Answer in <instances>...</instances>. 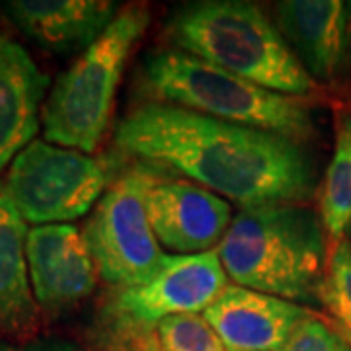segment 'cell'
Listing matches in <instances>:
<instances>
[{"mask_svg":"<svg viewBox=\"0 0 351 351\" xmlns=\"http://www.w3.org/2000/svg\"><path fill=\"white\" fill-rule=\"evenodd\" d=\"M115 147L170 168L242 209L299 205L316 191L313 154L293 138L149 101L115 127Z\"/></svg>","mask_w":351,"mask_h":351,"instance_id":"6da1fadb","label":"cell"},{"mask_svg":"<svg viewBox=\"0 0 351 351\" xmlns=\"http://www.w3.org/2000/svg\"><path fill=\"white\" fill-rule=\"evenodd\" d=\"M326 254L320 215L301 205L242 209L219 248L237 285L291 302H320Z\"/></svg>","mask_w":351,"mask_h":351,"instance_id":"7a4b0ae2","label":"cell"},{"mask_svg":"<svg viewBox=\"0 0 351 351\" xmlns=\"http://www.w3.org/2000/svg\"><path fill=\"white\" fill-rule=\"evenodd\" d=\"M166 32L182 51L271 92L301 98L316 90V80L254 2H189L172 14Z\"/></svg>","mask_w":351,"mask_h":351,"instance_id":"3957f363","label":"cell"},{"mask_svg":"<svg viewBox=\"0 0 351 351\" xmlns=\"http://www.w3.org/2000/svg\"><path fill=\"white\" fill-rule=\"evenodd\" d=\"M138 76V88L156 104L269 131L297 143L311 141L316 135L313 113L301 98L258 86L186 51L147 53Z\"/></svg>","mask_w":351,"mask_h":351,"instance_id":"277c9868","label":"cell"},{"mask_svg":"<svg viewBox=\"0 0 351 351\" xmlns=\"http://www.w3.org/2000/svg\"><path fill=\"white\" fill-rule=\"evenodd\" d=\"M151 22L147 6H129L57 82L41 110L43 135L51 145L94 152L110 127L115 92L127 59Z\"/></svg>","mask_w":351,"mask_h":351,"instance_id":"5b68a950","label":"cell"},{"mask_svg":"<svg viewBox=\"0 0 351 351\" xmlns=\"http://www.w3.org/2000/svg\"><path fill=\"white\" fill-rule=\"evenodd\" d=\"M164 174L145 160L119 168L84 226L98 274L115 291L145 283L166 260L145 207L147 189Z\"/></svg>","mask_w":351,"mask_h":351,"instance_id":"8992f818","label":"cell"},{"mask_svg":"<svg viewBox=\"0 0 351 351\" xmlns=\"http://www.w3.org/2000/svg\"><path fill=\"white\" fill-rule=\"evenodd\" d=\"M115 158L34 141L8 168L4 189L25 223L66 225L86 215L115 176Z\"/></svg>","mask_w":351,"mask_h":351,"instance_id":"52a82bcc","label":"cell"},{"mask_svg":"<svg viewBox=\"0 0 351 351\" xmlns=\"http://www.w3.org/2000/svg\"><path fill=\"white\" fill-rule=\"evenodd\" d=\"M226 287L219 250L166 256L145 283L115 291L101 313L125 324L156 328L168 316L207 311Z\"/></svg>","mask_w":351,"mask_h":351,"instance_id":"ba28073f","label":"cell"},{"mask_svg":"<svg viewBox=\"0 0 351 351\" xmlns=\"http://www.w3.org/2000/svg\"><path fill=\"white\" fill-rule=\"evenodd\" d=\"M25 258L41 314L57 316L94 293L98 267L76 226H34L25 240Z\"/></svg>","mask_w":351,"mask_h":351,"instance_id":"9c48e42d","label":"cell"},{"mask_svg":"<svg viewBox=\"0 0 351 351\" xmlns=\"http://www.w3.org/2000/svg\"><path fill=\"white\" fill-rule=\"evenodd\" d=\"M145 207L156 240L182 254L213 250L230 226V205L225 199L168 174L147 189Z\"/></svg>","mask_w":351,"mask_h":351,"instance_id":"30bf717a","label":"cell"},{"mask_svg":"<svg viewBox=\"0 0 351 351\" xmlns=\"http://www.w3.org/2000/svg\"><path fill=\"white\" fill-rule=\"evenodd\" d=\"M308 314L295 302L228 285L205 311V318L228 351H283Z\"/></svg>","mask_w":351,"mask_h":351,"instance_id":"8fae6325","label":"cell"},{"mask_svg":"<svg viewBox=\"0 0 351 351\" xmlns=\"http://www.w3.org/2000/svg\"><path fill=\"white\" fill-rule=\"evenodd\" d=\"M276 24L313 78L330 82L348 64L350 2L283 0L276 4Z\"/></svg>","mask_w":351,"mask_h":351,"instance_id":"7c38bea8","label":"cell"},{"mask_svg":"<svg viewBox=\"0 0 351 351\" xmlns=\"http://www.w3.org/2000/svg\"><path fill=\"white\" fill-rule=\"evenodd\" d=\"M2 12L24 36L53 53L86 51L117 18L108 0H12Z\"/></svg>","mask_w":351,"mask_h":351,"instance_id":"4fadbf2b","label":"cell"},{"mask_svg":"<svg viewBox=\"0 0 351 351\" xmlns=\"http://www.w3.org/2000/svg\"><path fill=\"white\" fill-rule=\"evenodd\" d=\"M47 90L49 76L18 41L0 32V170L34 143Z\"/></svg>","mask_w":351,"mask_h":351,"instance_id":"5bb4252c","label":"cell"},{"mask_svg":"<svg viewBox=\"0 0 351 351\" xmlns=\"http://www.w3.org/2000/svg\"><path fill=\"white\" fill-rule=\"evenodd\" d=\"M27 226L0 184V336L27 343L38 339L43 314L25 258Z\"/></svg>","mask_w":351,"mask_h":351,"instance_id":"9a60e30c","label":"cell"},{"mask_svg":"<svg viewBox=\"0 0 351 351\" xmlns=\"http://www.w3.org/2000/svg\"><path fill=\"white\" fill-rule=\"evenodd\" d=\"M320 219L334 252L351 232V113L338 121L336 149L320 189Z\"/></svg>","mask_w":351,"mask_h":351,"instance_id":"2e32d148","label":"cell"},{"mask_svg":"<svg viewBox=\"0 0 351 351\" xmlns=\"http://www.w3.org/2000/svg\"><path fill=\"white\" fill-rule=\"evenodd\" d=\"M320 302L338 324V332L351 346V240L346 239L328 262L320 287Z\"/></svg>","mask_w":351,"mask_h":351,"instance_id":"e0dca14e","label":"cell"},{"mask_svg":"<svg viewBox=\"0 0 351 351\" xmlns=\"http://www.w3.org/2000/svg\"><path fill=\"white\" fill-rule=\"evenodd\" d=\"M156 341L162 351H228L215 328L199 314H176L160 320Z\"/></svg>","mask_w":351,"mask_h":351,"instance_id":"ac0fdd59","label":"cell"},{"mask_svg":"<svg viewBox=\"0 0 351 351\" xmlns=\"http://www.w3.org/2000/svg\"><path fill=\"white\" fill-rule=\"evenodd\" d=\"M94 343L100 351H162L154 328L125 324L104 313L96 322Z\"/></svg>","mask_w":351,"mask_h":351,"instance_id":"d6986e66","label":"cell"},{"mask_svg":"<svg viewBox=\"0 0 351 351\" xmlns=\"http://www.w3.org/2000/svg\"><path fill=\"white\" fill-rule=\"evenodd\" d=\"M283 351H351V346L338 330L308 314L295 328Z\"/></svg>","mask_w":351,"mask_h":351,"instance_id":"ffe728a7","label":"cell"},{"mask_svg":"<svg viewBox=\"0 0 351 351\" xmlns=\"http://www.w3.org/2000/svg\"><path fill=\"white\" fill-rule=\"evenodd\" d=\"M0 351H86L75 341L57 338H38L27 343H0Z\"/></svg>","mask_w":351,"mask_h":351,"instance_id":"44dd1931","label":"cell"},{"mask_svg":"<svg viewBox=\"0 0 351 351\" xmlns=\"http://www.w3.org/2000/svg\"><path fill=\"white\" fill-rule=\"evenodd\" d=\"M348 69L351 71V2H350V32H348Z\"/></svg>","mask_w":351,"mask_h":351,"instance_id":"7402d4cb","label":"cell"}]
</instances>
